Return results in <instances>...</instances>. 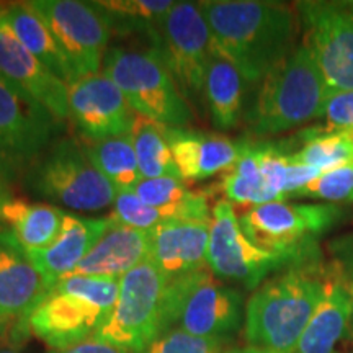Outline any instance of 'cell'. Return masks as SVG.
Here are the masks:
<instances>
[{
	"instance_id": "6da1fadb",
	"label": "cell",
	"mask_w": 353,
	"mask_h": 353,
	"mask_svg": "<svg viewBox=\"0 0 353 353\" xmlns=\"http://www.w3.org/2000/svg\"><path fill=\"white\" fill-rule=\"evenodd\" d=\"M214 46L247 82H262L296 50L298 20L290 7L260 0L198 2Z\"/></svg>"
},
{
	"instance_id": "7a4b0ae2",
	"label": "cell",
	"mask_w": 353,
	"mask_h": 353,
	"mask_svg": "<svg viewBox=\"0 0 353 353\" xmlns=\"http://www.w3.org/2000/svg\"><path fill=\"white\" fill-rule=\"evenodd\" d=\"M327 267L317 262L286 267L267 278L245 303L244 334L249 347L293 353L324 298Z\"/></svg>"
},
{
	"instance_id": "3957f363",
	"label": "cell",
	"mask_w": 353,
	"mask_h": 353,
	"mask_svg": "<svg viewBox=\"0 0 353 353\" xmlns=\"http://www.w3.org/2000/svg\"><path fill=\"white\" fill-rule=\"evenodd\" d=\"M327 99V87L311 51L298 46L260 82L247 110V126L255 138H268L316 120Z\"/></svg>"
},
{
	"instance_id": "277c9868",
	"label": "cell",
	"mask_w": 353,
	"mask_h": 353,
	"mask_svg": "<svg viewBox=\"0 0 353 353\" xmlns=\"http://www.w3.org/2000/svg\"><path fill=\"white\" fill-rule=\"evenodd\" d=\"M101 68L139 117L165 128H185L192 121V108L156 46L144 51L108 48Z\"/></svg>"
},
{
	"instance_id": "5b68a950",
	"label": "cell",
	"mask_w": 353,
	"mask_h": 353,
	"mask_svg": "<svg viewBox=\"0 0 353 353\" xmlns=\"http://www.w3.org/2000/svg\"><path fill=\"white\" fill-rule=\"evenodd\" d=\"M343 210L329 203L272 201L239 216L245 236L265 252L290 265L317 262L316 239L342 219Z\"/></svg>"
},
{
	"instance_id": "8992f818",
	"label": "cell",
	"mask_w": 353,
	"mask_h": 353,
	"mask_svg": "<svg viewBox=\"0 0 353 353\" xmlns=\"http://www.w3.org/2000/svg\"><path fill=\"white\" fill-rule=\"evenodd\" d=\"M241 291L216 280L210 268L167 283L162 334L180 329L205 339H229L244 321Z\"/></svg>"
},
{
	"instance_id": "52a82bcc",
	"label": "cell",
	"mask_w": 353,
	"mask_h": 353,
	"mask_svg": "<svg viewBox=\"0 0 353 353\" xmlns=\"http://www.w3.org/2000/svg\"><path fill=\"white\" fill-rule=\"evenodd\" d=\"M34 195L77 211H100L113 205L117 188L92 164L85 145L72 138L54 144L26 170Z\"/></svg>"
},
{
	"instance_id": "ba28073f",
	"label": "cell",
	"mask_w": 353,
	"mask_h": 353,
	"mask_svg": "<svg viewBox=\"0 0 353 353\" xmlns=\"http://www.w3.org/2000/svg\"><path fill=\"white\" fill-rule=\"evenodd\" d=\"M169 280L145 260L120 278L117 306L94 339L143 353L162 335Z\"/></svg>"
},
{
	"instance_id": "9c48e42d",
	"label": "cell",
	"mask_w": 353,
	"mask_h": 353,
	"mask_svg": "<svg viewBox=\"0 0 353 353\" xmlns=\"http://www.w3.org/2000/svg\"><path fill=\"white\" fill-rule=\"evenodd\" d=\"M304 46L319 68L327 95L353 90V8L339 2L296 3Z\"/></svg>"
},
{
	"instance_id": "30bf717a",
	"label": "cell",
	"mask_w": 353,
	"mask_h": 353,
	"mask_svg": "<svg viewBox=\"0 0 353 353\" xmlns=\"http://www.w3.org/2000/svg\"><path fill=\"white\" fill-rule=\"evenodd\" d=\"M208 268L216 278L257 290L268 275L291 267L288 260L265 252L245 236L239 216L228 200L216 201L211 210Z\"/></svg>"
},
{
	"instance_id": "8fae6325",
	"label": "cell",
	"mask_w": 353,
	"mask_h": 353,
	"mask_svg": "<svg viewBox=\"0 0 353 353\" xmlns=\"http://www.w3.org/2000/svg\"><path fill=\"white\" fill-rule=\"evenodd\" d=\"M152 46L161 51L185 99L200 95L214 41L198 2H175Z\"/></svg>"
},
{
	"instance_id": "7c38bea8",
	"label": "cell",
	"mask_w": 353,
	"mask_h": 353,
	"mask_svg": "<svg viewBox=\"0 0 353 353\" xmlns=\"http://www.w3.org/2000/svg\"><path fill=\"white\" fill-rule=\"evenodd\" d=\"M63 130L41 103L0 76V161L12 172L30 169Z\"/></svg>"
},
{
	"instance_id": "4fadbf2b",
	"label": "cell",
	"mask_w": 353,
	"mask_h": 353,
	"mask_svg": "<svg viewBox=\"0 0 353 353\" xmlns=\"http://www.w3.org/2000/svg\"><path fill=\"white\" fill-rule=\"evenodd\" d=\"M30 6L50 26L77 79L99 72L112 33L90 2L32 0Z\"/></svg>"
},
{
	"instance_id": "5bb4252c",
	"label": "cell",
	"mask_w": 353,
	"mask_h": 353,
	"mask_svg": "<svg viewBox=\"0 0 353 353\" xmlns=\"http://www.w3.org/2000/svg\"><path fill=\"white\" fill-rule=\"evenodd\" d=\"M108 317L110 312L83 294L54 285L26 324L30 332L52 350H64L94 339Z\"/></svg>"
},
{
	"instance_id": "9a60e30c",
	"label": "cell",
	"mask_w": 353,
	"mask_h": 353,
	"mask_svg": "<svg viewBox=\"0 0 353 353\" xmlns=\"http://www.w3.org/2000/svg\"><path fill=\"white\" fill-rule=\"evenodd\" d=\"M68 87L69 118L83 138L100 141L130 134L138 114L108 76L88 74Z\"/></svg>"
},
{
	"instance_id": "2e32d148",
	"label": "cell",
	"mask_w": 353,
	"mask_h": 353,
	"mask_svg": "<svg viewBox=\"0 0 353 353\" xmlns=\"http://www.w3.org/2000/svg\"><path fill=\"white\" fill-rule=\"evenodd\" d=\"M0 76L64 123L69 118L68 83L50 72L15 37L0 15Z\"/></svg>"
},
{
	"instance_id": "e0dca14e",
	"label": "cell",
	"mask_w": 353,
	"mask_h": 353,
	"mask_svg": "<svg viewBox=\"0 0 353 353\" xmlns=\"http://www.w3.org/2000/svg\"><path fill=\"white\" fill-rule=\"evenodd\" d=\"M211 221H167L151 229L148 260L167 280L208 268Z\"/></svg>"
},
{
	"instance_id": "ac0fdd59",
	"label": "cell",
	"mask_w": 353,
	"mask_h": 353,
	"mask_svg": "<svg viewBox=\"0 0 353 353\" xmlns=\"http://www.w3.org/2000/svg\"><path fill=\"white\" fill-rule=\"evenodd\" d=\"M164 132L174 154L180 179L185 183L201 182L218 174H226L245 151L247 141H232L226 136L165 128Z\"/></svg>"
},
{
	"instance_id": "d6986e66",
	"label": "cell",
	"mask_w": 353,
	"mask_h": 353,
	"mask_svg": "<svg viewBox=\"0 0 353 353\" xmlns=\"http://www.w3.org/2000/svg\"><path fill=\"white\" fill-rule=\"evenodd\" d=\"M50 288L23 249L6 229H0V325L26 324Z\"/></svg>"
},
{
	"instance_id": "ffe728a7",
	"label": "cell",
	"mask_w": 353,
	"mask_h": 353,
	"mask_svg": "<svg viewBox=\"0 0 353 353\" xmlns=\"http://www.w3.org/2000/svg\"><path fill=\"white\" fill-rule=\"evenodd\" d=\"M108 221V218L95 219L65 213L59 236L51 245L25 252L48 288L51 290L57 281L77 270L82 260L107 231Z\"/></svg>"
},
{
	"instance_id": "44dd1931",
	"label": "cell",
	"mask_w": 353,
	"mask_h": 353,
	"mask_svg": "<svg viewBox=\"0 0 353 353\" xmlns=\"http://www.w3.org/2000/svg\"><path fill=\"white\" fill-rule=\"evenodd\" d=\"M353 290L327 268L324 298L307 322L293 353H335L352 334Z\"/></svg>"
},
{
	"instance_id": "7402d4cb",
	"label": "cell",
	"mask_w": 353,
	"mask_h": 353,
	"mask_svg": "<svg viewBox=\"0 0 353 353\" xmlns=\"http://www.w3.org/2000/svg\"><path fill=\"white\" fill-rule=\"evenodd\" d=\"M108 219L107 231L72 275L121 278L148 260L151 231L126 226L113 218Z\"/></svg>"
},
{
	"instance_id": "603a6c76",
	"label": "cell",
	"mask_w": 353,
	"mask_h": 353,
	"mask_svg": "<svg viewBox=\"0 0 353 353\" xmlns=\"http://www.w3.org/2000/svg\"><path fill=\"white\" fill-rule=\"evenodd\" d=\"M0 15L10 26L15 37L50 72L70 85L77 81L76 70L61 50L54 34L39 13L30 6V2L8 3L0 7Z\"/></svg>"
},
{
	"instance_id": "cb8c5ba5",
	"label": "cell",
	"mask_w": 353,
	"mask_h": 353,
	"mask_svg": "<svg viewBox=\"0 0 353 353\" xmlns=\"http://www.w3.org/2000/svg\"><path fill=\"white\" fill-rule=\"evenodd\" d=\"M245 82L239 69L214 46L206 65L203 94L216 130L229 131L241 123L244 113Z\"/></svg>"
},
{
	"instance_id": "d4e9b609",
	"label": "cell",
	"mask_w": 353,
	"mask_h": 353,
	"mask_svg": "<svg viewBox=\"0 0 353 353\" xmlns=\"http://www.w3.org/2000/svg\"><path fill=\"white\" fill-rule=\"evenodd\" d=\"M65 211L46 203L10 201L2 210V228L23 252L46 249L59 236Z\"/></svg>"
},
{
	"instance_id": "484cf974",
	"label": "cell",
	"mask_w": 353,
	"mask_h": 353,
	"mask_svg": "<svg viewBox=\"0 0 353 353\" xmlns=\"http://www.w3.org/2000/svg\"><path fill=\"white\" fill-rule=\"evenodd\" d=\"M174 3L170 0H94L90 6L105 20L110 33L148 34L154 44Z\"/></svg>"
},
{
	"instance_id": "4316f807",
	"label": "cell",
	"mask_w": 353,
	"mask_h": 353,
	"mask_svg": "<svg viewBox=\"0 0 353 353\" xmlns=\"http://www.w3.org/2000/svg\"><path fill=\"white\" fill-rule=\"evenodd\" d=\"M221 190L231 205L254 208L265 203L280 201L265 176L259 143L250 141H247L245 151L242 152L239 161L223 175Z\"/></svg>"
},
{
	"instance_id": "83f0119b",
	"label": "cell",
	"mask_w": 353,
	"mask_h": 353,
	"mask_svg": "<svg viewBox=\"0 0 353 353\" xmlns=\"http://www.w3.org/2000/svg\"><path fill=\"white\" fill-rule=\"evenodd\" d=\"M85 151L92 164L107 176L118 193L134 192L143 180L130 134L88 141Z\"/></svg>"
},
{
	"instance_id": "f1b7e54d",
	"label": "cell",
	"mask_w": 353,
	"mask_h": 353,
	"mask_svg": "<svg viewBox=\"0 0 353 353\" xmlns=\"http://www.w3.org/2000/svg\"><path fill=\"white\" fill-rule=\"evenodd\" d=\"M301 145L293 156L301 165L317 172H327L335 167L353 164V128L341 131H322L309 128L296 136Z\"/></svg>"
},
{
	"instance_id": "f546056e",
	"label": "cell",
	"mask_w": 353,
	"mask_h": 353,
	"mask_svg": "<svg viewBox=\"0 0 353 353\" xmlns=\"http://www.w3.org/2000/svg\"><path fill=\"white\" fill-rule=\"evenodd\" d=\"M130 136L143 179H180L174 154L167 143L164 126L138 114Z\"/></svg>"
},
{
	"instance_id": "4dcf8cb0",
	"label": "cell",
	"mask_w": 353,
	"mask_h": 353,
	"mask_svg": "<svg viewBox=\"0 0 353 353\" xmlns=\"http://www.w3.org/2000/svg\"><path fill=\"white\" fill-rule=\"evenodd\" d=\"M296 196L312 198L337 206L339 203H353V164L322 172L314 180L304 185Z\"/></svg>"
},
{
	"instance_id": "1f68e13d",
	"label": "cell",
	"mask_w": 353,
	"mask_h": 353,
	"mask_svg": "<svg viewBox=\"0 0 353 353\" xmlns=\"http://www.w3.org/2000/svg\"><path fill=\"white\" fill-rule=\"evenodd\" d=\"M229 339H205L180 329L157 337L143 353H231Z\"/></svg>"
},
{
	"instance_id": "d6a6232c",
	"label": "cell",
	"mask_w": 353,
	"mask_h": 353,
	"mask_svg": "<svg viewBox=\"0 0 353 353\" xmlns=\"http://www.w3.org/2000/svg\"><path fill=\"white\" fill-rule=\"evenodd\" d=\"M134 193L149 206H183L192 203L200 193L192 192L183 180L162 176V179H143L134 188Z\"/></svg>"
},
{
	"instance_id": "836d02e7",
	"label": "cell",
	"mask_w": 353,
	"mask_h": 353,
	"mask_svg": "<svg viewBox=\"0 0 353 353\" xmlns=\"http://www.w3.org/2000/svg\"><path fill=\"white\" fill-rule=\"evenodd\" d=\"M316 120L322 131H341L353 128V90L327 95Z\"/></svg>"
},
{
	"instance_id": "e575fe53",
	"label": "cell",
	"mask_w": 353,
	"mask_h": 353,
	"mask_svg": "<svg viewBox=\"0 0 353 353\" xmlns=\"http://www.w3.org/2000/svg\"><path fill=\"white\" fill-rule=\"evenodd\" d=\"M329 270L353 290V232L330 241Z\"/></svg>"
},
{
	"instance_id": "d590c367",
	"label": "cell",
	"mask_w": 353,
	"mask_h": 353,
	"mask_svg": "<svg viewBox=\"0 0 353 353\" xmlns=\"http://www.w3.org/2000/svg\"><path fill=\"white\" fill-rule=\"evenodd\" d=\"M50 353H131L123 348L112 345L99 339H88V341L79 343V345L64 348V350H51Z\"/></svg>"
},
{
	"instance_id": "8d00e7d4",
	"label": "cell",
	"mask_w": 353,
	"mask_h": 353,
	"mask_svg": "<svg viewBox=\"0 0 353 353\" xmlns=\"http://www.w3.org/2000/svg\"><path fill=\"white\" fill-rule=\"evenodd\" d=\"M10 179H12V172L7 169V165L3 164L2 161H0V218H2L3 206L12 200ZM0 229H2V219H0Z\"/></svg>"
},
{
	"instance_id": "74e56055",
	"label": "cell",
	"mask_w": 353,
	"mask_h": 353,
	"mask_svg": "<svg viewBox=\"0 0 353 353\" xmlns=\"http://www.w3.org/2000/svg\"><path fill=\"white\" fill-rule=\"evenodd\" d=\"M20 347L21 345H19V343H13L10 341H7L3 345H0V353H21Z\"/></svg>"
},
{
	"instance_id": "f35d334b",
	"label": "cell",
	"mask_w": 353,
	"mask_h": 353,
	"mask_svg": "<svg viewBox=\"0 0 353 353\" xmlns=\"http://www.w3.org/2000/svg\"><path fill=\"white\" fill-rule=\"evenodd\" d=\"M231 353H276V352H268V350H262V348L245 347V348H232Z\"/></svg>"
},
{
	"instance_id": "ab89813d",
	"label": "cell",
	"mask_w": 353,
	"mask_h": 353,
	"mask_svg": "<svg viewBox=\"0 0 353 353\" xmlns=\"http://www.w3.org/2000/svg\"><path fill=\"white\" fill-rule=\"evenodd\" d=\"M350 339H352V342H353V321H352V334H350Z\"/></svg>"
},
{
	"instance_id": "60d3db41",
	"label": "cell",
	"mask_w": 353,
	"mask_h": 353,
	"mask_svg": "<svg viewBox=\"0 0 353 353\" xmlns=\"http://www.w3.org/2000/svg\"><path fill=\"white\" fill-rule=\"evenodd\" d=\"M352 353H353V352H352Z\"/></svg>"
}]
</instances>
